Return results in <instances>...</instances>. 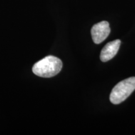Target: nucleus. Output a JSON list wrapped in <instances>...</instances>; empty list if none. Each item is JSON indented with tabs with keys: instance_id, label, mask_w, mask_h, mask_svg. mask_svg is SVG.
I'll use <instances>...</instances> for the list:
<instances>
[{
	"instance_id": "f257e3e1",
	"label": "nucleus",
	"mask_w": 135,
	"mask_h": 135,
	"mask_svg": "<svg viewBox=\"0 0 135 135\" xmlns=\"http://www.w3.org/2000/svg\"><path fill=\"white\" fill-rule=\"evenodd\" d=\"M63 66L61 60L54 56H48L37 62L33 67L34 74L43 78H51L58 75Z\"/></svg>"
},
{
	"instance_id": "f03ea898",
	"label": "nucleus",
	"mask_w": 135,
	"mask_h": 135,
	"mask_svg": "<svg viewBox=\"0 0 135 135\" xmlns=\"http://www.w3.org/2000/svg\"><path fill=\"white\" fill-rule=\"evenodd\" d=\"M135 90V77H130L119 82L113 88L109 96L113 104H120Z\"/></svg>"
},
{
	"instance_id": "7ed1b4c3",
	"label": "nucleus",
	"mask_w": 135,
	"mask_h": 135,
	"mask_svg": "<svg viewBox=\"0 0 135 135\" xmlns=\"http://www.w3.org/2000/svg\"><path fill=\"white\" fill-rule=\"evenodd\" d=\"M110 31V27L108 21H103L94 25L91 31L94 43L96 44L102 43L108 36Z\"/></svg>"
},
{
	"instance_id": "20e7f679",
	"label": "nucleus",
	"mask_w": 135,
	"mask_h": 135,
	"mask_svg": "<svg viewBox=\"0 0 135 135\" xmlns=\"http://www.w3.org/2000/svg\"><path fill=\"white\" fill-rule=\"evenodd\" d=\"M120 45L121 41L119 40H114L106 44L101 52L100 59L101 61L106 62L114 58L119 50Z\"/></svg>"
}]
</instances>
